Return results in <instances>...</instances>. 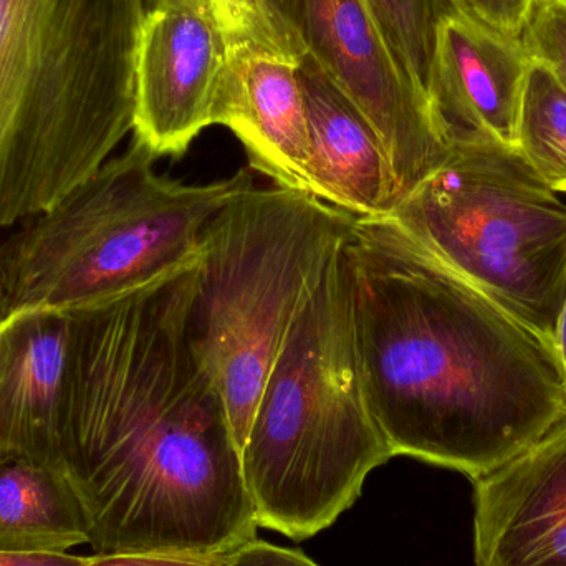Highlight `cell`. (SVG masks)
Masks as SVG:
<instances>
[{
  "label": "cell",
  "instance_id": "cell-1",
  "mask_svg": "<svg viewBox=\"0 0 566 566\" xmlns=\"http://www.w3.org/2000/svg\"><path fill=\"white\" fill-rule=\"evenodd\" d=\"M196 262L72 313L63 474L95 554L258 541L224 398L192 342Z\"/></svg>",
  "mask_w": 566,
  "mask_h": 566
},
{
  "label": "cell",
  "instance_id": "cell-2",
  "mask_svg": "<svg viewBox=\"0 0 566 566\" xmlns=\"http://www.w3.org/2000/svg\"><path fill=\"white\" fill-rule=\"evenodd\" d=\"M359 371L392 458L497 471L566 419L554 346L388 218L345 245Z\"/></svg>",
  "mask_w": 566,
  "mask_h": 566
},
{
  "label": "cell",
  "instance_id": "cell-3",
  "mask_svg": "<svg viewBox=\"0 0 566 566\" xmlns=\"http://www.w3.org/2000/svg\"><path fill=\"white\" fill-rule=\"evenodd\" d=\"M146 0H0V231L59 205L133 133Z\"/></svg>",
  "mask_w": 566,
  "mask_h": 566
},
{
  "label": "cell",
  "instance_id": "cell-4",
  "mask_svg": "<svg viewBox=\"0 0 566 566\" xmlns=\"http://www.w3.org/2000/svg\"><path fill=\"white\" fill-rule=\"evenodd\" d=\"M343 245L283 342L241 449L255 524L295 542L328 528L392 459L363 386Z\"/></svg>",
  "mask_w": 566,
  "mask_h": 566
},
{
  "label": "cell",
  "instance_id": "cell-5",
  "mask_svg": "<svg viewBox=\"0 0 566 566\" xmlns=\"http://www.w3.org/2000/svg\"><path fill=\"white\" fill-rule=\"evenodd\" d=\"M133 139L92 178L0 245V319L27 310L76 313L142 289L198 258L209 222L255 185L249 169L208 185L156 171Z\"/></svg>",
  "mask_w": 566,
  "mask_h": 566
},
{
  "label": "cell",
  "instance_id": "cell-6",
  "mask_svg": "<svg viewBox=\"0 0 566 566\" xmlns=\"http://www.w3.org/2000/svg\"><path fill=\"white\" fill-rule=\"evenodd\" d=\"M353 221L308 192L254 185L206 228L196 258L192 342L224 398L239 449L283 342Z\"/></svg>",
  "mask_w": 566,
  "mask_h": 566
},
{
  "label": "cell",
  "instance_id": "cell-7",
  "mask_svg": "<svg viewBox=\"0 0 566 566\" xmlns=\"http://www.w3.org/2000/svg\"><path fill=\"white\" fill-rule=\"evenodd\" d=\"M560 196L517 148L459 143L388 219L554 346L566 295Z\"/></svg>",
  "mask_w": 566,
  "mask_h": 566
},
{
  "label": "cell",
  "instance_id": "cell-8",
  "mask_svg": "<svg viewBox=\"0 0 566 566\" xmlns=\"http://www.w3.org/2000/svg\"><path fill=\"white\" fill-rule=\"evenodd\" d=\"M302 2L306 53L375 129L401 201L451 155L428 96L392 49L368 0Z\"/></svg>",
  "mask_w": 566,
  "mask_h": 566
},
{
  "label": "cell",
  "instance_id": "cell-9",
  "mask_svg": "<svg viewBox=\"0 0 566 566\" xmlns=\"http://www.w3.org/2000/svg\"><path fill=\"white\" fill-rule=\"evenodd\" d=\"M214 0H146L136 55L133 139L179 158L212 125L228 65Z\"/></svg>",
  "mask_w": 566,
  "mask_h": 566
},
{
  "label": "cell",
  "instance_id": "cell-10",
  "mask_svg": "<svg viewBox=\"0 0 566 566\" xmlns=\"http://www.w3.org/2000/svg\"><path fill=\"white\" fill-rule=\"evenodd\" d=\"M472 485L475 566H566V419Z\"/></svg>",
  "mask_w": 566,
  "mask_h": 566
},
{
  "label": "cell",
  "instance_id": "cell-11",
  "mask_svg": "<svg viewBox=\"0 0 566 566\" xmlns=\"http://www.w3.org/2000/svg\"><path fill=\"white\" fill-rule=\"evenodd\" d=\"M73 315L27 310L0 319V461L63 474Z\"/></svg>",
  "mask_w": 566,
  "mask_h": 566
},
{
  "label": "cell",
  "instance_id": "cell-12",
  "mask_svg": "<svg viewBox=\"0 0 566 566\" xmlns=\"http://www.w3.org/2000/svg\"><path fill=\"white\" fill-rule=\"evenodd\" d=\"M531 59L509 39L452 12L439 29L428 99L449 145L517 148V123Z\"/></svg>",
  "mask_w": 566,
  "mask_h": 566
},
{
  "label": "cell",
  "instance_id": "cell-13",
  "mask_svg": "<svg viewBox=\"0 0 566 566\" xmlns=\"http://www.w3.org/2000/svg\"><path fill=\"white\" fill-rule=\"evenodd\" d=\"M298 66L300 59L258 43L231 45L212 125L231 129L251 168L275 186L312 195V145Z\"/></svg>",
  "mask_w": 566,
  "mask_h": 566
},
{
  "label": "cell",
  "instance_id": "cell-14",
  "mask_svg": "<svg viewBox=\"0 0 566 566\" xmlns=\"http://www.w3.org/2000/svg\"><path fill=\"white\" fill-rule=\"evenodd\" d=\"M298 72L312 145V196L355 219L388 218L398 188L375 129L308 53L300 56Z\"/></svg>",
  "mask_w": 566,
  "mask_h": 566
},
{
  "label": "cell",
  "instance_id": "cell-15",
  "mask_svg": "<svg viewBox=\"0 0 566 566\" xmlns=\"http://www.w3.org/2000/svg\"><path fill=\"white\" fill-rule=\"evenodd\" d=\"M88 542L82 504L65 474L0 461V552L69 554Z\"/></svg>",
  "mask_w": 566,
  "mask_h": 566
},
{
  "label": "cell",
  "instance_id": "cell-16",
  "mask_svg": "<svg viewBox=\"0 0 566 566\" xmlns=\"http://www.w3.org/2000/svg\"><path fill=\"white\" fill-rule=\"evenodd\" d=\"M517 149L552 188L566 185V86L532 60L518 113Z\"/></svg>",
  "mask_w": 566,
  "mask_h": 566
},
{
  "label": "cell",
  "instance_id": "cell-17",
  "mask_svg": "<svg viewBox=\"0 0 566 566\" xmlns=\"http://www.w3.org/2000/svg\"><path fill=\"white\" fill-rule=\"evenodd\" d=\"M392 49L428 96L439 29L452 9L448 0H368Z\"/></svg>",
  "mask_w": 566,
  "mask_h": 566
},
{
  "label": "cell",
  "instance_id": "cell-18",
  "mask_svg": "<svg viewBox=\"0 0 566 566\" xmlns=\"http://www.w3.org/2000/svg\"><path fill=\"white\" fill-rule=\"evenodd\" d=\"M521 42L532 62L547 66L566 86V0H535Z\"/></svg>",
  "mask_w": 566,
  "mask_h": 566
},
{
  "label": "cell",
  "instance_id": "cell-19",
  "mask_svg": "<svg viewBox=\"0 0 566 566\" xmlns=\"http://www.w3.org/2000/svg\"><path fill=\"white\" fill-rule=\"evenodd\" d=\"M214 2L222 29L231 45L258 43L298 59L290 49L282 30L279 29L269 9L268 0H214Z\"/></svg>",
  "mask_w": 566,
  "mask_h": 566
},
{
  "label": "cell",
  "instance_id": "cell-20",
  "mask_svg": "<svg viewBox=\"0 0 566 566\" xmlns=\"http://www.w3.org/2000/svg\"><path fill=\"white\" fill-rule=\"evenodd\" d=\"M452 12L509 39H521L535 0H448Z\"/></svg>",
  "mask_w": 566,
  "mask_h": 566
},
{
  "label": "cell",
  "instance_id": "cell-21",
  "mask_svg": "<svg viewBox=\"0 0 566 566\" xmlns=\"http://www.w3.org/2000/svg\"><path fill=\"white\" fill-rule=\"evenodd\" d=\"M234 554H96L80 566H228Z\"/></svg>",
  "mask_w": 566,
  "mask_h": 566
},
{
  "label": "cell",
  "instance_id": "cell-22",
  "mask_svg": "<svg viewBox=\"0 0 566 566\" xmlns=\"http://www.w3.org/2000/svg\"><path fill=\"white\" fill-rule=\"evenodd\" d=\"M228 566H319L302 552L254 541L235 552Z\"/></svg>",
  "mask_w": 566,
  "mask_h": 566
},
{
  "label": "cell",
  "instance_id": "cell-23",
  "mask_svg": "<svg viewBox=\"0 0 566 566\" xmlns=\"http://www.w3.org/2000/svg\"><path fill=\"white\" fill-rule=\"evenodd\" d=\"M269 9L296 56L305 55L302 0H268Z\"/></svg>",
  "mask_w": 566,
  "mask_h": 566
},
{
  "label": "cell",
  "instance_id": "cell-24",
  "mask_svg": "<svg viewBox=\"0 0 566 566\" xmlns=\"http://www.w3.org/2000/svg\"><path fill=\"white\" fill-rule=\"evenodd\" d=\"M85 557L70 554H20L0 552V566H80Z\"/></svg>",
  "mask_w": 566,
  "mask_h": 566
},
{
  "label": "cell",
  "instance_id": "cell-25",
  "mask_svg": "<svg viewBox=\"0 0 566 566\" xmlns=\"http://www.w3.org/2000/svg\"><path fill=\"white\" fill-rule=\"evenodd\" d=\"M555 353H557L558 363H560L562 373H564L566 385V295L564 305H562L560 316H558L557 332L554 339Z\"/></svg>",
  "mask_w": 566,
  "mask_h": 566
},
{
  "label": "cell",
  "instance_id": "cell-26",
  "mask_svg": "<svg viewBox=\"0 0 566 566\" xmlns=\"http://www.w3.org/2000/svg\"><path fill=\"white\" fill-rule=\"evenodd\" d=\"M555 191L560 192V195L566 196V185L558 186V188L555 189Z\"/></svg>",
  "mask_w": 566,
  "mask_h": 566
},
{
  "label": "cell",
  "instance_id": "cell-27",
  "mask_svg": "<svg viewBox=\"0 0 566 566\" xmlns=\"http://www.w3.org/2000/svg\"><path fill=\"white\" fill-rule=\"evenodd\" d=\"M0 303H2V285H0Z\"/></svg>",
  "mask_w": 566,
  "mask_h": 566
}]
</instances>
